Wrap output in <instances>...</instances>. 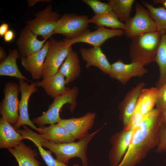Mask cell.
Returning a JSON list of instances; mask_svg holds the SVG:
<instances>
[{"label":"cell","mask_w":166,"mask_h":166,"mask_svg":"<svg viewBox=\"0 0 166 166\" xmlns=\"http://www.w3.org/2000/svg\"><path fill=\"white\" fill-rule=\"evenodd\" d=\"M20 57L16 49L10 50L6 59L0 63V76L14 77L19 80H23L31 82L22 74L18 69L17 61Z\"/></svg>","instance_id":"obj_25"},{"label":"cell","mask_w":166,"mask_h":166,"mask_svg":"<svg viewBox=\"0 0 166 166\" xmlns=\"http://www.w3.org/2000/svg\"><path fill=\"white\" fill-rule=\"evenodd\" d=\"M7 149L14 156L18 166H41L36 158L38 156L37 152L22 141L18 145Z\"/></svg>","instance_id":"obj_20"},{"label":"cell","mask_w":166,"mask_h":166,"mask_svg":"<svg viewBox=\"0 0 166 166\" xmlns=\"http://www.w3.org/2000/svg\"><path fill=\"white\" fill-rule=\"evenodd\" d=\"M159 141L156 147V152L161 153L166 152V124H161L159 130Z\"/></svg>","instance_id":"obj_33"},{"label":"cell","mask_w":166,"mask_h":166,"mask_svg":"<svg viewBox=\"0 0 166 166\" xmlns=\"http://www.w3.org/2000/svg\"><path fill=\"white\" fill-rule=\"evenodd\" d=\"M49 42L43 66V78L57 73L67 55L73 50L72 46L69 45L64 39L57 41L51 38Z\"/></svg>","instance_id":"obj_6"},{"label":"cell","mask_w":166,"mask_h":166,"mask_svg":"<svg viewBox=\"0 0 166 166\" xmlns=\"http://www.w3.org/2000/svg\"><path fill=\"white\" fill-rule=\"evenodd\" d=\"M158 88H144L140 93L133 114L143 118L156 105Z\"/></svg>","instance_id":"obj_22"},{"label":"cell","mask_w":166,"mask_h":166,"mask_svg":"<svg viewBox=\"0 0 166 166\" xmlns=\"http://www.w3.org/2000/svg\"><path fill=\"white\" fill-rule=\"evenodd\" d=\"M90 22L97 27H107L113 29L123 30L125 28L124 24L120 21L112 10L101 15H94L90 19Z\"/></svg>","instance_id":"obj_27"},{"label":"cell","mask_w":166,"mask_h":166,"mask_svg":"<svg viewBox=\"0 0 166 166\" xmlns=\"http://www.w3.org/2000/svg\"><path fill=\"white\" fill-rule=\"evenodd\" d=\"M51 0H27V2L29 7H32L37 3L39 2H52Z\"/></svg>","instance_id":"obj_36"},{"label":"cell","mask_w":166,"mask_h":166,"mask_svg":"<svg viewBox=\"0 0 166 166\" xmlns=\"http://www.w3.org/2000/svg\"><path fill=\"white\" fill-rule=\"evenodd\" d=\"M124 34V30L119 29H109L105 27H97L95 30L91 32L89 30L83 35L73 39H64L69 45L82 42L93 45L100 47L107 40L116 37H120Z\"/></svg>","instance_id":"obj_12"},{"label":"cell","mask_w":166,"mask_h":166,"mask_svg":"<svg viewBox=\"0 0 166 166\" xmlns=\"http://www.w3.org/2000/svg\"><path fill=\"white\" fill-rule=\"evenodd\" d=\"M155 61L158 65L160 70L156 85V87L159 88L166 82V33L161 34Z\"/></svg>","instance_id":"obj_26"},{"label":"cell","mask_w":166,"mask_h":166,"mask_svg":"<svg viewBox=\"0 0 166 166\" xmlns=\"http://www.w3.org/2000/svg\"><path fill=\"white\" fill-rule=\"evenodd\" d=\"M14 33L11 30H9L3 36V39L6 42H10L14 39Z\"/></svg>","instance_id":"obj_34"},{"label":"cell","mask_w":166,"mask_h":166,"mask_svg":"<svg viewBox=\"0 0 166 166\" xmlns=\"http://www.w3.org/2000/svg\"><path fill=\"white\" fill-rule=\"evenodd\" d=\"M145 86L143 82L138 83L127 93L118 105L119 118L124 129L127 127L130 122L140 93Z\"/></svg>","instance_id":"obj_15"},{"label":"cell","mask_w":166,"mask_h":166,"mask_svg":"<svg viewBox=\"0 0 166 166\" xmlns=\"http://www.w3.org/2000/svg\"><path fill=\"white\" fill-rule=\"evenodd\" d=\"M132 132L123 129L111 137L112 148L109 154L110 166H118L120 163L128 149Z\"/></svg>","instance_id":"obj_13"},{"label":"cell","mask_w":166,"mask_h":166,"mask_svg":"<svg viewBox=\"0 0 166 166\" xmlns=\"http://www.w3.org/2000/svg\"><path fill=\"white\" fill-rule=\"evenodd\" d=\"M35 83L37 86L42 88L46 94L53 99L65 93L69 89L65 86V77L58 72Z\"/></svg>","instance_id":"obj_19"},{"label":"cell","mask_w":166,"mask_h":166,"mask_svg":"<svg viewBox=\"0 0 166 166\" xmlns=\"http://www.w3.org/2000/svg\"><path fill=\"white\" fill-rule=\"evenodd\" d=\"M82 1L92 9L95 16L101 15L112 11L108 3H104L98 0H83Z\"/></svg>","instance_id":"obj_31"},{"label":"cell","mask_w":166,"mask_h":166,"mask_svg":"<svg viewBox=\"0 0 166 166\" xmlns=\"http://www.w3.org/2000/svg\"><path fill=\"white\" fill-rule=\"evenodd\" d=\"M34 145L37 147L39 153L47 166H69L55 159L51 155L52 152L50 150L44 149L38 143L33 141ZM73 166H77L74 164Z\"/></svg>","instance_id":"obj_30"},{"label":"cell","mask_w":166,"mask_h":166,"mask_svg":"<svg viewBox=\"0 0 166 166\" xmlns=\"http://www.w3.org/2000/svg\"><path fill=\"white\" fill-rule=\"evenodd\" d=\"M6 53L4 49L0 46V63L2 62L7 57Z\"/></svg>","instance_id":"obj_37"},{"label":"cell","mask_w":166,"mask_h":166,"mask_svg":"<svg viewBox=\"0 0 166 166\" xmlns=\"http://www.w3.org/2000/svg\"><path fill=\"white\" fill-rule=\"evenodd\" d=\"M61 17L57 12L53 10V7L50 4L36 13L35 18L28 21L26 25L35 34L41 36L43 39H47L53 34Z\"/></svg>","instance_id":"obj_7"},{"label":"cell","mask_w":166,"mask_h":166,"mask_svg":"<svg viewBox=\"0 0 166 166\" xmlns=\"http://www.w3.org/2000/svg\"><path fill=\"white\" fill-rule=\"evenodd\" d=\"M153 4H160L162 5L163 7L166 8V0H153Z\"/></svg>","instance_id":"obj_38"},{"label":"cell","mask_w":166,"mask_h":166,"mask_svg":"<svg viewBox=\"0 0 166 166\" xmlns=\"http://www.w3.org/2000/svg\"><path fill=\"white\" fill-rule=\"evenodd\" d=\"M21 97L18 104L19 118L17 123L13 126L16 130L20 129L21 126L27 125L38 132L39 128L37 127L30 119L28 110V102L31 95L38 91L35 82L29 84L26 81L19 80Z\"/></svg>","instance_id":"obj_10"},{"label":"cell","mask_w":166,"mask_h":166,"mask_svg":"<svg viewBox=\"0 0 166 166\" xmlns=\"http://www.w3.org/2000/svg\"><path fill=\"white\" fill-rule=\"evenodd\" d=\"M9 25L6 23H3L0 26V36L2 37L8 31Z\"/></svg>","instance_id":"obj_35"},{"label":"cell","mask_w":166,"mask_h":166,"mask_svg":"<svg viewBox=\"0 0 166 166\" xmlns=\"http://www.w3.org/2000/svg\"><path fill=\"white\" fill-rule=\"evenodd\" d=\"M162 123L166 124V106L162 112Z\"/></svg>","instance_id":"obj_39"},{"label":"cell","mask_w":166,"mask_h":166,"mask_svg":"<svg viewBox=\"0 0 166 166\" xmlns=\"http://www.w3.org/2000/svg\"><path fill=\"white\" fill-rule=\"evenodd\" d=\"M157 88L156 108L162 112L166 106V82Z\"/></svg>","instance_id":"obj_32"},{"label":"cell","mask_w":166,"mask_h":166,"mask_svg":"<svg viewBox=\"0 0 166 166\" xmlns=\"http://www.w3.org/2000/svg\"><path fill=\"white\" fill-rule=\"evenodd\" d=\"M90 23L88 15L65 14L57 21L53 34H60L66 39H74L88 31Z\"/></svg>","instance_id":"obj_5"},{"label":"cell","mask_w":166,"mask_h":166,"mask_svg":"<svg viewBox=\"0 0 166 166\" xmlns=\"http://www.w3.org/2000/svg\"><path fill=\"white\" fill-rule=\"evenodd\" d=\"M148 72L143 65L138 62H132L126 64L119 59L111 65V70L108 75L110 77L125 85L132 77H141Z\"/></svg>","instance_id":"obj_14"},{"label":"cell","mask_w":166,"mask_h":166,"mask_svg":"<svg viewBox=\"0 0 166 166\" xmlns=\"http://www.w3.org/2000/svg\"><path fill=\"white\" fill-rule=\"evenodd\" d=\"M26 25L21 30L16 42L18 51L21 57H26L40 50L47 39L39 40Z\"/></svg>","instance_id":"obj_16"},{"label":"cell","mask_w":166,"mask_h":166,"mask_svg":"<svg viewBox=\"0 0 166 166\" xmlns=\"http://www.w3.org/2000/svg\"><path fill=\"white\" fill-rule=\"evenodd\" d=\"M49 42V41L46 42L39 51L26 57H20L22 65L30 74L33 80H39L42 77L43 65L47 54Z\"/></svg>","instance_id":"obj_17"},{"label":"cell","mask_w":166,"mask_h":166,"mask_svg":"<svg viewBox=\"0 0 166 166\" xmlns=\"http://www.w3.org/2000/svg\"><path fill=\"white\" fill-rule=\"evenodd\" d=\"M39 128L38 132L43 137L49 141L61 144L73 142L75 140L65 128L57 124Z\"/></svg>","instance_id":"obj_24"},{"label":"cell","mask_w":166,"mask_h":166,"mask_svg":"<svg viewBox=\"0 0 166 166\" xmlns=\"http://www.w3.org/2000/svg\"><path fill=\"white\" fill-rule=\"evenodd\" d=\"M134 0H110L108 3L112 10L121 22H126L130 17Z\"/></svg>","instance_id":"obj_29"},{"label":"cell","mask_w":166,"mask_h":166,"mask_svg":"<svg viewBox=\"0 0 166 166\" xmlns=\"http://www.w3.org/2000/svg\"><path fill=\"white\" fill-rule=\"evenodd\" d=\"M24 139L13 126L0 118V148L8 149L18 145Z\"/></svg>","instance_id":"obj_23"},{"label":"cell","mask_w":166,"mask_h":166,"mask_svg":"<svg viewBox=\"0 0 166 166\" xmlns=\"http://www.w3.org/2000/svg\"><path fill=\"white\" fill-rule=\"evenodd\" d=\"M142 3L148 10L155 24L156 31L161 34L166 33V9L163 7H155L152 5L144 1Z\"/></svg>","instance_id":"obj_28"},{"label":"cell","mask_w":166,"mask_h":166,"mask_svg":"<svg viewBox=\"0 0 166 166\" xmlns=\"http://www.w3.org/2000/svg\"><path fill=\"white\" fill-rule=\"evenodd\" d=\"M162 113L154 108L133 129L128 149L118 166H136L150 151L157 146L160 128L162 123Z\"/></svg>","instance_id":"obj_1"},{"label":"cell","mask_w":166,"mask_h":166,"mask_svg":"<svg viewBox=\"0 0 166 166\" xmlns=\"http://www.w3.org/2000/svg\"><path fill=\"white\" fill-rule=\"evenodd\" d=\"M135 14L125 22L124 34L132 40L145 33L156 31L155 24L147 9L136 3Z\"/></svg>","instance_id":"obj_8"},{"label":"cell","mask_w":166,"mask_h":166,"mask_svg":"<svg viewBox=\"0 0 166 166\" xmlns=\"http://www.w3.org/2000/svg\"><path fill=\"white\" fill-rule=\"evenodd\" d=\"M165 162H166V159H165Z\"/></svg>","instance_id":"obj_40"},{"label":"cell","mask_w":166,"mask_h":166,"mask_svg":"<svg viewBox=\"0 0 166 166\" xmlns=\"http://www.w3.org/2000/svg\"><path fill=\"white\" fill-rule=\"evenodd\" d=\"M20 92L19 85L13 82L6 83L3 89L4 97L0 104L1 117L13 126L19 118L18 95Z\"/></svg>","instance_id":"obj_9"},{"label":"cell","mask_w":166,"mask_h":166,"mask_svg":"<svg viewBox=\"0 0 166 166\" xmlns=\"http://www.w3.org/2000/svg\"><path fill=\"white\" fill-rule=\"evenodd\" d=\"M78 93L79 89L76 86L69 89L65 93L54 98L47 110L40 116L32 119V122L39 127H43L47 124L58 123L61 119L59 112L65 105L69 104L70 112H74L77 105V98Z\"/></svg>","instance_id":"obj_4"},{"label":"cell","mask_w":166,"mask_h":166,"mask_svg":"<svg viewBox=\"0 0 166 166\" xmlns=\"http://www.w3.org/2000/svg\"><path fill=\"white\" fill-rule=\"evenodd\" d=\"M81 68L77 53L72 50L68 54L58 72L65 77L66 85L74 81L81 73Z\"/></svg>","instance_id":"obj_21"},{"label":"cell","mask_w":166,"mask_h":166,"mask_svg":"<svg viewBox=\"0 0 166 166\" xmlns=\"http://www.w3.org/2000/svg\"><path fill=\"white\" fill-rule=\"evenodd\" d=\"M161 34L156 31L142 34L132 39L129 48L131 62L144 66L156 61Z\"/></svg>","instance_id":"obj_3"},{"label":"cell","mask_w":166,"mask_h":166,"mask_svg":"<svg viewBox=\"0 0 166 166\" xmlns=\"http://www.w3.org/2000/svg\"><path fill=\"white\" fill-rule=\"evenodd\" d=\"M103 125L95 132L88 134L77 142L57 144L49 141L43 137L40 134L30 130L27 135L28 140L39 143L53 153L57 159L67 165L69 160L77 157L81 160L83 166H88L86 151L89 143L92 139L103 128Z\"/></svg>","instance_id":"obj_2"},{"label":"cell","mask_w":166,"mask_h":166,"mask_svg":"<svg viewBox=\"0 0 166 166\" xmlns=\"http://www.w3.org/2000/svg\"><path fill=\"white\" fill-rule=\"evenodd\" d=\"M79 52L82 59L86 63L85 67L87 69L94 66L97 67L104 73L109 74L111 70V65L100 47L82 48L80 49Z\"/></svg>","instance_id":"obj_18"},{"label":"cell","mask_w":166,"mask_h":166,"mask_svg":"<svg viewBox=\"0 0 166 166\" xmlns=\"http://www.w3.org/2000/svg\"><path fill=\"white\" fill-rule=\"evenodd\" d=\"M96 116L95 113L88 112L79 117L61 119L57 124L65 128L75 140H79L89 134Z\"/></svg>","instance_id":"obj_11"}]
</instances>
